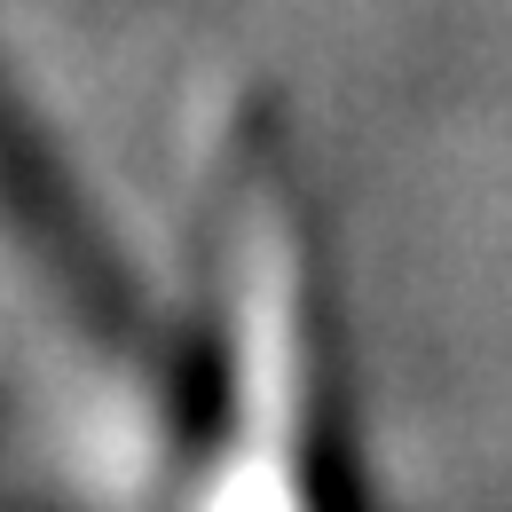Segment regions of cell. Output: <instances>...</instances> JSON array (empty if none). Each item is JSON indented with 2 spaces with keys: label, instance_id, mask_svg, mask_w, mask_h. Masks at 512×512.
Masks as SVG:
<instances>
[{
  "label": "cell",
  "instance_id": "obj_2",
  "mask_svg": "<svg viewBox=\"0 0 512 512\" xmlns=\"http://www.w3.org/2000/svg\"><path fill=\"white\" fill-rule=\"evenodd\" d=\"M166 418L174 339L0 134V481L32 512H150Z\"/></svg>",
  "mask_w": 512,
  "mask_h": 512
},
{
  "label": "cell",
  "instance_id": "obj_1",
  "mask_svg": "<svg viewBox=\"0 0 512 512\" xmlns=\"http://www.w3.org/2000/svg\"><path fill=\"white\" fill-rule=\"evenodd\" d=\"M150 512H386L316 197L253 111L205 134L190 174V308Z\"/></svg>",
  "mask_w": 512,
  "mask_h": 512
}]
</instances>
